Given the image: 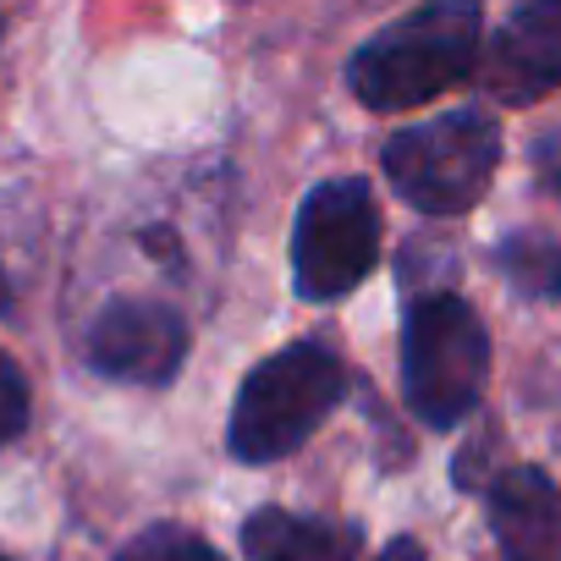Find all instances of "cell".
<instances>
[{"label": "cell", "instance_id": "30bf717a", "mask_svg": "<svg viewBox=\"0 0 561 561\" xmlns=\"http://www.w3.org/2000/svg\"><path fill=\"white\" fill-rule=\"evenodd\" d=\"M495 259H501V270H506V280H512L517 293H528V298L561 293V248H556L550 237H539V231L506 237Z\"/></svg>", "mask_w": 561, "mask_h": 561}, {"label": "cell", "instance_id": "8fae6325", "mask_svg": "<svg viewBox=\"0 0 561 561\" xmlns=\"http://www.w3.org/2000/svg\"><path fill=\"white\" fill-rule=\"evenodd\" d=\"M111 561H220V550L209 539H198L193 528H182V523H149Z\"/></svg>", "mask_w": 561, "mask_h": 561}, {"label": "cell", "instance_id": "52a82bcc", "mask_svg": "<svg viewBox=\"0 0 561 561\" xmlns=\"http://www.w3.org/2000/svg\"><path fill=\"white\" fill-rule=\"evenodd\" d=\"M484 89L501 105H534L561 89V0H523L484 50Z\"/></svg>", "mask_w": 561, "mask_h": 561}, {"label": "cell", "instance_id": "5b68a950", "mask_svg": "<svg viewBox=\"0 0 561 561\" xmlns=\"http://www.w3.org/2000/svg\"><path fill=\"white\" fill-rule=\"evenodd\" d=\"M380 259V204L369 182L331 176L304 193L293 226V287L309 304H336L364 287Z\"/></svg>", "mask_w": 561, "mask_h": 561}, {"label": "cell", "instance_id": "277c9868", "mask_svg": "<svg viewBox=\"0 0 561 561\" xmlns=\"http://www.w3.org/2000/svg\"><path fill=\"white\" fill-rule=\"evenodd\" d=\"M386 182L419 215H468L501 165V122L490 111H446L435 122H413L380 149Z\"/></svg>", "mask_w": 561, "mask_h": 561}, {"label": "cell", "instance_id": "5bb4252c", "mask_svg": "<svg viewBox=\"0 0 561 561\" xmlns=\"http://www.w3.org/2000/svg\"><path fill=\"white\" fill-rule=\"evenodd\" d=\"M375 561H430V556H424V545H419V539H391Z\"/></svg>", "mask_w": 561, "mask_h": 561}, {"label": "cell", "instance_id": "3957f363", "mask_svg": "<svg viewBox=\"0 0 561 561\" xmlns=\"http://www.w3.org/2000/svg\"><path fill=\"white\" fill-rule=\"evenodd\" d=\"M490 380V331L457 293H424L402 314V397L430 430H457Z\"/></svg>", "mask_w": 561, "mask_h": 561}, {"label": "cell", "instance_id": "8992f818", "mask_svg": "<svg viewBox=\"0 0 561 561\" xmlns=\"http://www.w3.org/2000/svg\"><path fill=\"white\" fill-rule=\"evenodd\" d=\"M83 358L122 386H171L187 364V320L160 298H111L83 331Z\"/></svg>", "mask_w": 561, "mask_h": 561}, {"label": "cell", "instance_id": "6da1fadb", "mask_svg": "<svg viewBox=\"0 0 561 561\" xmlns=\"http://www.w3.org/2000/svg\"><path fill=\"white\" fill-rule=\"evenodd\" d=\"M484 50V0H424L386 23L347 61V89L369 111H419L473 78Z\"/></svg>", "mask_w": 561, "mask_h": 561}, {"label": "cell", "instance_id": "7a4b0ae2", "mask_svg": "<svg viewBox=\"0 0 561 561\" xmlns=\"http://www.w3.org/2000/svg\"><path fill=\"white\" fill-rule=\"evenodd\" d=\"M347 397V364L325 342H293L253 364L231 402V457L237 462H280L342 408Z\"/></svg>", "mask_w": 561, "mask_h": 561}, {"label": "cell", "instance_id": "4fadbf2b", "mask_svg": "<svg viewBox=\"0 0 561 561\" xmlns=\"http://www.w3.org/2000/svg\"><path fill=\"white\" fill-rule=\"evenodd\" d=\"M534 176H539V187H550L561 198V133L534 144Z\"/></svg>", "mask_w": 561, "mask_h": 561}, {"label": "cell", "instance_id": "9c48e42d", "mask_svg": "<svg viewBox=\"0 0 561 561\" xmlns=\"http://www.w3.org/2000/svg\"><path fill=\"white\" fill-rule=\"evenodd\" d=\"M364 539L353 523L259 506L242 517V561H358Z\"/></svg>", "mask_w": 561, "mask_h": 561}, {"label": "cell", "instance_id": "7c38bea8", "mask_svg": "<svg viewBox=\"0 0 561 561\" xmlns=\"http://www.w3.org/2000/svg\"><path fill=\"white\" fill-rule=\"evenodd\" d=\"M28 375L18 369L12 353H0V451H7L28 430Z\"/></svg>", "mask_w": 561, "mask_h": 561}, {"label": "cell", "instance_id": "9a60e30c", "mask_svg": "<svg viewBox=\"0 0 561 561\" xmlns=\"http://www.w3.org/2000/svg\"><path fill=\"white\" fill-rule=\"evenodd\" d=\"M0 561H12V556H0Z\"/></svg>", "mask_w": 561, "mask_h": 561}, {"label": "cell", "instance_id": "ba28073f", "mask_svg": "<svg viewBox=\"0 0 561 561\" xmlns=\"http://www.w3.org/2000/svg\"><path fill=\"white\" fill-rule=\"evenodd\" d=\"M501 561H561V490L539 468H506L490 484Z\"/></svg>", "mask_w": 561, "mask_h": 561}]
</instances>
